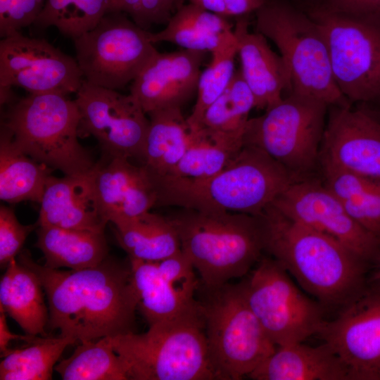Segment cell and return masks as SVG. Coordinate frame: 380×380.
<instances>
[{"mask_svg": "<svg viewBox=\"0 0 380 380\" xmlns=\"http://www.w3.org/2000/svg\"><path fill=\"white\" fill-rule=\"evenodd\" d=\"M18 261L39 279L48 325L61 335L84 342L133 331L137 298L129 263L107 258L95 267L63 271L36 263L25 251Z\"/></svg>", "mask_w": 380, "mask_h": 380, "instance_id": "obj_1", "label": "cell"}, {"mask_svg": "<svg viewBox=\"0 0 380 380\" xmlns=\"http://www.w3.org/2000/svg\"><path fill=\"white\" fill-rule=\"evenodd\" d=\"M261 216L265 252L325 308L341 309L365 289L370 263L349 248L291 220L272 205Z\"/></svg>", "mask_w": 380, "mask_h": 380, "instance_id": "obj_2", "label": "cell"}, {"mask_svg": "<svg viewBox=\"0 0 380 380\" xmlns=\"http://www.w3.org/2000/svg\"><path fill=\"white\" fill-rule=\"evenodd\" d=\"M156 207L260 215L292 183L298 181L262 151L243 146L223 170L203 179L165 176L151 179Z\"/></svg>", "mask_w": 380, "mask_h": 380, "instance_id": "obj_3", "label": "cell"}, {"mask_svg": "<svg viewBox=\"0 0 380 380\" xmlns=\"http://www.w3.org/2000/svg\"><path fill=\"white\" fill-rule=\"evenodd\" d=\"M167 218L205 288L246 275L265 252L261 215L181 208Z\"/></svg>", "mask_w": 380, "mask_h": 380, "instance_id": "obj_4", "label": "cell"}, {"mask_svg": "<svg viewBox=\"0 0 380 380\" xmlns=\"http://www.w3.org/2000/svg\"><path fill=\"white\" fill-rule=\"evenodd\" d=\"M128 379H220L211 362L201 310L158 322L143 334L108 337Z\"/></svg>", "mask_w": 380, "mask_h": 380, "instance_id": "obj_5", "label": "cell"}, {"mask_svg": "<svg viewBox=\"0 0 380 380\" xmlns=\"http://www.w3.org/2000/svg\"><path fill=\"white\" fill-rule=\"evenodd\" d=\"M80 113L75 100L60 94H30L8 104L1 129L34 160L65 175L96 165L78 141Z\"/></svg>", "mask_w": 380, "mask_h": 380, "instance_id": "obj_6", "label": "cell"}, {"mask_svg": "<svg viewBox=\"0 0 380 380\" xmlns=\"http://www.w3.org/2000/svg\"><path fill=\"white\" fill-rule=\"evenodd\" d=\"M255 13V31L274 42L286 67L289 93L312 96L329 106H351L336 84L327 44L310 15L277 0H267Z\"/></svg>", "mask_w": 380, "mask_h": 380, "instance_id": "obj_7", "label": "cell"}, {"mask_svg": "<svg viewBox=\"0 0 380 380\" xmlns=\"http://www.w3.org/2000/svg\"><path fill=\"white\" fill-rule=\"evenodd\" d=\"M329 108L322 100L290 92L248 120L243 146L262 151L297 180L315 177Z\"/></svg>", "mask_w": 380, "mask_h": 380, "instance_id": "obj_8", "label": "cell"}, {"mask_svg": "<svg viewBox=\"0 0 380 380\" xmlns=\"http://www.w3.org/2000/svg\"><path fill=\"white\" fill-rule=\"evenodd\" d=\"M204 288L199 301L211 362L220 379L248 376L277 346L246 300L242 282Z\"/></svg>", "mask_w": 380, "mask_h": 380, "instance_id": "obj_9", "label": "cell"}, {"mask_svg": "<svg viewBox=\"0 0 380 380\" xmlns=\"http://www.w3.org/2000/svg\"><path fill=\"white\" fill-rule=\"evenodd\" d=\"M327 44L336 84L350 103L380 99V13L317 9L310 15Z\"/></svg>", "mask_w": 380, "mask_h": 380, "instance_id": "obj_10", "label": "cell"}, {"mask_svg": "<svg viewBox=\"0 0 380 380\" xmlns=\"http://www.w3.org/2000/svg\"><path fill=\"white\" fill-rule=\"evenodd\" d=\"M242 285L249 307L277 347L304 342L325 321V308L303 293L270 255L262 256Z\"/></svg>", "mask_w": 380, "mask_h": 380, "instance_id": "obj_11", "label": "cell"}, {"mask_svg": "<svg viewBox=\"0 0 380 380\" xmlns=\"http://www.w3.org/2000/svg\"><path fill=\"white\" fill-rule=\"evenodd\" d=\"M150 32L122 12H108L91 30L73 40L84 80L118 90L137 77L158 52Z\"/></svg>", "mask_w": 380, "mask_h": 380, "instance_id": "obj_12", "label": "cell"}, {"mask_svg": "<svg viewBox=\"0 0 380 380\" xmlns=\"http://www.w3.org/2000/svg\"><path fill=\"white\" fill-rule=\"evenodd\" d=\"M74 100L80 113L79 137L93 136L108 157L141 165L150 120L134 96L84 80Z\"/></svg>", "mask_w": 380, "mask_h": 380, "instance_id": "obj_13", "label": "cell"}, {"mask_svg": "<svg viewBox=\"0 0 380 380\" xmlns=\"http://www.w3.org/2000/svg\"><path fill=\"white\" fill-rule=\"evenodd\" d=\"M83 82L76 59L44 39L17 32L0 42V88L67 96L76 94Z\"/></svg>", "mask_w": 380, "mask_h": 380, "instance_id": "obj_14", "label": "cell"}, {"mask_svg": "<svg viewBox=\"0 0 380 380\" xmlns=\"http://www.w3.org/2000/svg\"><path fill=\"white\" fill-rule=\"evenodd\" d=\"M271 205L291 220L336 239L373 263L377 236L348 215L320 178L294 182Z\"/></svg>", "mask_w": 380, "mask_h": 380, "instance_id": "obj_15", "label": "cell"}, {"mask_svg": "<svg viewBox=\"0 0 380 380\" xmlns=\"http://www.w3.org/2000/svg\"><path fill=\"white\" fill-rule=\"evenodd\" d=\"M317 335L346 366L350 380H380V291L368 281Z\"/></svg>", "mask_w": 380, "mask_h": 380, "instance_id": "obj_16", "label": "cell"}, {"mask_svg": "<svg viewBox=\"0 0 380 380\" xmlns=\"http://www.w3.org/2000/svg\"><path fill=\"white\" fill-rule=\"evenodd\" d=\"M319 164L380 179V121L363 108L329 106Z\"/></svg>", "mask_w": 380, "mask_h": 380, "instance_id": "obj_17", "label": "cell"}, {"mask_svg": "<svg viewBox=\"0 0 380 380\" xmlns=\"http://www.w3.org/2000/svg\"><path fill=\"white\" fill-rule=\"evenodd\" d=\"M205 51L158 52L130 85V94L148 115L181 108L197 91Z\"/></svg>", "mask_w": 380, "mask_h": 380, "instance_id": "obj_18", "label": "cell"}, {"mask_svg": "<svg viewBox=\"0 0 380 380\" xmlns=\"http://www.w3.org/2000/svg\"><path fill=\"white\" fill-rule=\"evenodd\" d=\"M94 181L101 213L114 225L156 207V191L146 169L130 160L108 157L96 163Z\"/></svg>", "mask_w": 380, "mask_h": 380, "instance_id": "obj_19", "label": "cell"}, {"mask_svg": "<svg viewBox=\"0 0 380 380\" xmlns=\"http://www.w3.org/2000/svg\"><path fill=\"white\" fill-rule=\"evenodd\" d=\"M94 167L86 174L49 178L39 203L38 227L104 232L108 222L95 191Z\"/></svg>", "mask_w": 380, "mask_h": 380, "instance_id": "obj_20", "label": "cell"}, {"mask_svg": "<svg viewBox=\"0 0 380 380\" xmlns=\"http://www.w3.org/2000/svg\"><path fill=\"white\" fill-rule=\"evenodd\" d=\"M233 32L242 76L255 99V108L265 110L291 90L290 77L280 55L270 47L267 38L248 30L247 15L238 17Z\"/></svg>", "mask_w": 380, "mask_h": 380, "instance_id": "obj_21", "label": "cell"}, {"mask_svg": "<svg viewBox=\"0 0 380 380\" xmlns=\"http://www.w3.org/2000/svg\"><path fill=\"white\" fill-rule=\"evenodd\" d=\"M248 377L254 380H350L347 368L329 345L303 342L277 346Z\"/></svg>", "mask_w": 380, "mask_h": 380, "instance_id": "obj_22", "label": "cell"}, {"mask_svg": "<svg viewBox=\"0 0 380 380\" xmlns=\"http://www.w3.org/2000/svg\"><path fill=\"white\" fill-rule=\"evenodd\" d=\"M43 291L32 270L15 258L8 264L0 281V308L27 334L47 336L49 315Z\"/></svg>", "mask_w": 380, "mask_h": 380, "instance_id": "obj_23", "label": "cell"}, {"mask_svg": "<svg viewBox=\"0 0 380 380\" xmlns=\"http://www.w3.org/2000/svg\"><path fill=\"white\" fill-rule=\"evenodd\" d=\"M149 128L140 165L151 178L168 175L180 161L190 143L191 128L181 108L148 114Z\"/></svg>", "mask_w": 380, "mask_h": 380, "instance_id": "obj_24", "label": "cell"}, {"mask_svg": "<svg viewBox=\"0 0 380 380\" xmlns=\"http://www.w3.org/2000/svg\"><path fill=\"white\" fill-rule=\"evenodd\" d=\"M36 246L45 258V266L80 270L95 267L108 258L103 232L39 226Z\"/></svg>", "mask_w": 380, "mask_h": 380, "instance_id": "obj_25", "label": "cell"}, {"mask_svg": "<svg viewBox=\"0 0 380 380\" xmlns=\"http://www.w3.org/2000/svg\"><path fill=\"white\" fill-rule=\"evenodd\" d=\"M232 30L227 17L189 3L176 10L164 29L150 32L149 38L153 44L166 42L184 49L212 52Z\"/></svg>", "mask_w": 380, "mask_h": 380, "instance_id": "obj_26", "label": "cell"}, {"mask_svg": "<svg viewBox=\"0 0 380 380\" xmlns=\"http://www.w3.org/2000/svg\"><path fill=\"white\" fill-rule=\"evenodd\" d=\"M133 285L139 310L148 325L198 312L199 301L182 299L163 278L157 262L129 258Z\"/></svg>", "mask_w": 380, "mask_h": 380, "instance_id": "obj_27", "label": "cell"}, {"mask_svg": "<svg viewBox=\"0 0 380 380\" xmlns=\"http://www.w3.org/2000/svg\"><path fill=\"white\" fill-rule=\"evenodd\" d=\"M52 168L34 160L1 129L0 198L8 203H40Z\"/></svg>", "mask_w": 380, "mask_h": 380, "instance_id": "obj_28", "label": "cell"}, {"mask_svg": "<svg viewBox=\"0 0 380 380\" xmlns=\"http://www.w3.org/2000/svg\"><path fill=\"white\" fill-rule=\"evenodd\" d=\"M115 227L117 240L129 258L159 262L181 250L177 233L167 217L148 211Z\"/></svg>", "mask_w": 380, "mask_h": 380, "instance_id": "obj_29", "label": "cell"}, {"mask_svg": "<svg viewBox=\"0 0 380 380\" xmlns=\"http://www.w3.org/2000/svg\"><path fill=\"white\" fill-rule=\"evenodd\" d=\"M190 128L186 151L165 176L194 179L211 177L227 166L243 146L241 141L201 127Z\"/></svg>", "mask_w": 380, "mask_h": 380, "instance_id": "obj_30", "label": "cell"}, {"mask_svg": "<svg viewBox=\"0 0 380 380\" xmlns=\"http://www.w3.org/2000/svg\"><path fill=\"white\" fill-rule=\"evenodd\" d=\"M77 341L58 337L37 336L29 346L9 349L0 363L1 380H49L65 349Z\"/></svg>", "mask_w": 380, "mask_h": 380, "instance_id": "obj_31", "label": "cell"}, {"mask_svg": "<svg viewBox=\"0 0 380 380\" xmlns=\"http://www.w3.org/2000/svg\"><path fill=\"white\" fill-rule=\"evenodd\" d=\"M254 108L253 94L241 70H237L225 90L208 107L196 127L243 141L249 113Z\"/></svg>", "mask_w": 380, "mask_h": 380, "instance_id": "obj_32", "label": "cell"}, {"mask_svg": "<svg viewBox=\"0 0 380 380\" xmlns=\"http://www.w3.org/2000/svg\"><path fill=\"white\" fill-rule=\"evenodd\" d=\"M54 370L63 380H128L108 337L81 342Z\"/></svg>", "mask_w": 380, "mask_h": 380, "instance_id": "obj_33", "label": "cell"}, {"mask_svg": "<svg viewBox=\"0 0 380 380\" xmlns=\"http://www.w3.org/2000/svg\"><path fill=\"white\" fill-rule=\"evenodd\" d=\"M211 53L212 60L199 77L196 103L186 118L192 128L198 125L206 110L223 93L235 74L237 42L233 30Z\"/></svg>", "mask_w": 380, "mask_h": 380, "instance_id": "obj_34", "label": "cell"}, {"mask_svg": "<svg viewBox=\"0 0 380 380\" xmlns=\"http://www.w3.org/2000/svg\"><path fill=\"white\" fill-rule=\"evenodd\" d=\"M110 0H46L33 24L40 30L55 27L74 39L93 28L106 13Z\"/></svg>", "mask_w": 380, "mask_h": 380, "instance_id": "obj_35", "label": "cell"}, {"mask_svg": "<svg viewBox=\"0 0 380 380\" xmlns=\"http://www.w3.org/2000/svg\"><path fill=\"white\" fill-rule=\"evenodd\" d=\"M178 0H111L108 10L127 15L145 30L153 24H166L175 12Z\"/></svg>", "mask_w": 380, "mask_h": 380, "instance_id": "obj_36", "label": "cell"}, {"mask_svg": "<svg viewBox=\"0 0 380 380\" xmlns=\"http://www.w3.org/2000/svg\"><path fill=\"white\" fill-rule=\"evenodd\" d=\"M157 265L163 278L182 299L190 303L198 302L195 299V292L199 282L195 268L182 250L157 262Z\"/></svg>", "mask_w": 380, "mask_h": 380, "instance_id": "obj_37", "label": "cell"}, {"mask_svg": "<svg viewBox=\"0 0 380 380\" xmlns=\"http://www.w3.org/2000/svg\"><path fill=\"white\" fill-rule=\"evenodd\" d=\"M46 0H0V36L4 38L33 25Z\"/></svg>", "mask_w": 380, "mask_h": 380, "instance_id": "obj_38", "label": "cell"}, {"mask_svg": "<svg viewBox=\"0 0 380 380\" xmlns=\"http://www.w3.org/2000/svg\"><path fill=\"white\" fill-rule=\"evenodd\" d=\"M37 224L23 225L20 224L11 208L1 205L0 208V264L7 267L8 264L21 252L23 244L29 234Z\"/></svg>", "mask_w": 380, "mask_h": 380, "instance_id": "obj_39", "label": "cell"}, {"mask_svg": "<svg viewBox=\"0 0 380 380\" xmlns=\"http://www.w3.org/2000/svg\"><path fill=\"white\" fill-rule=\"evenodd\" d=\"M325 8L347 13H380V0H326Z\"/></svg>", "mask_w": 380, "mask_h": 380, "instance_id": "obj_40", "label": "cell"}, {"mask_svg": "<svg viewBox=\"0 0 380 380\" xmlns=\"http://www.w3.org/2000/svg\"><path fill=\"white\" fill-rule=\"evenodd\" d=\"M227 17H241L257 11L267 0H223Z\"/></svg>", "mask_w": 380, "mask_h": 380, "instance_id": "obj_41", "label": "cell"}, {"mask_svg": "<svg viewBox=\"0 0 380 380\" xmlns=\"http://www.w3.org/2000/svg\"><path fill=\"white\" fill-rule=\"evenodd\" d=\"M37 336H32L27 334L25 336L15 334L12 333L8 326L6 312L0 308V351L1 357H2L8 350V345L13 340H23L26 342L31 343Z\"/></svg>", "mask_w": 380, "mask_h": 380, "instance_id": "obj_42", "label": "cell"}, {"mask_svg": "<svg viewBox=\"0 0 380 380\" xmlns=\"http://www.w3.org/2000/svg\"><path fill=\"white\" fill-rule=\"evenodd\" d=\"M189 3L196 5L205 10L227 16L223 0H189Z\"/></svg>", "mask_w": 380, "mask_h": 380, "instance_id": "obj_43", "label": "cell"}, {"mask_svg": "<svg viewBox=\"0 0 380 380\" xmlns=\"http://www.w3.org/2000/svg\"><path fill=\"white\" fill-rule=\"evenodd\" d=\"M376 236L377 249L373 261L375 265V270L371 281H368V283L380 291V232Z\"/></svg>", "mask_w": 380, "mask_h": 380, "instance_id": "obj_44", "label": "cell"}]
</instances>
